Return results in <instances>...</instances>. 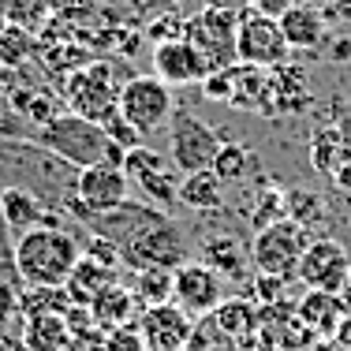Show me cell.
<instances>
[{
	"mask_svg": "<svg viewBox=\"0 0 351 351\" xmlns=\"http://www.w3.org/2000/svg\"><path fill=\"white\" fill-rule=\"evenodd\" d=\"M198 90H202V97H210V101H228L232 97V68L210 71L202 82H198Z\"/></svg>",
	"mask_w": 351,
	"mask_h": 351,
	"instance_id": "74e56055",
	"label": "cell"
},
{
	"mask_svg": "<svg viewBox=\"0 0 351 351\" xmlns=\"http://www.w3.org/2000/svg\"><path fill=\"white\" fill-rule=\"evenodd\" d=\"M116 97H120V82H116V71L108 60L82 64V68L68 71V79H64L68 112L86 116L94 123H101L108 112H116Z\"/></svg>",
	"mask_w": 351,
	"mask_h": 351,
	"instance_id": "52a82bcc",
	"label": "cell"
},
{
	"mask_svg": "<svg viewBox=\"0 0 351 351\" xmlns=\"http://www.w3.org/2000/svg\"><path fill=\"white\" fill-rule=\"evenodd\" d=\"M344 303H340V295H332V291H311V295L299 303V322L306 325V329L314 332H337L340 322H344Z\"/></svg>",
	"mask_w": 351,
	"mask_h": 351,
	"instance_id": "484cf974",
	"label": "cell"
},
{
	"mask_svg": "<svg viewBox=\"0 0 351 351\" xmlns=\"http://www.w3.org/2000/svg\"><path fill=\"white\" fill-rule=\"evenodd\" d=\"M344 161H348V146H344V138H340V131H317L314 146H311V165L314 169L332 176Z\"/></svg>",
	"mask_w": 351,
	"mask_h": 351,
	"instance_id": "d6a6232c",
	"label": "cell"
},
{
	"mask_svg": "<svg viewBox=\"0 0 351 351\" xmlns=\"http://www.w3.org/2000/svg\"><path fill=\"white\" fill-rule=\"evenodd\" d=\"M30 142H38L49 154L64 157L75 169H90V165H120L123 169V157H128V149L116 146L105 135L101 123L86 120V116H75V112H56L49 123L30 131Z\"/></svg>",
	"mask_w": 351,
	"mask_h": 351,
	"instance_id": "3957f363",
	"label": "cell"
},
{
	"mask_svg": "<svg viewBox=\"0 0 351 351\" xmlns=\"http://www.w3.org/2000/svg\"><path fill=\"white\" fill-rule=\"evenodd\" d=\"M236 34H239V15L236 12H217V8H202L198 15H191L183 23V41L198 49L210 71H221V68H232L239 64V53H236Z\"/></svg>",
	"mask_w": 351,
	"mask_h": 351,
	"instance_id": "30bf717a",
	"label": "cell"
},
{
	"mask_svg": "<svg viewBox=\"0 0 351 351\" xmlns=\"http://www.w3.org/2000/svg\"><path fill=\"white\" fill-rule=\"evenodd\" d=\"M180 206L195 213H213L224 206V183L213 176V169L187 172L180 180Z\"/></svg>",
	"mask_w": 351,
	"mask_h": 351,
	"instance_id": "d4e9b609",
	"label": "cell"
},
{
	"mask_svg": "<svg viewBox=\"0 0 351 351\" xmlns=\"http://www.w3.org/2000/svg\"><path fill=\"white\" fill-rule=\"evenodd\" d=\"M165 4H172V8H180V4H187V0H165Z\"/></svg>",
	"mask_w": 351,
	"mask_h": 351,
	"instance_id": "681fc988",
	"label": "cell"
},
{
	"mask_svg": "<svg viewBox=\"0 0 351 351\" xmlns=\"http://www.w3.org/2000/svg\"><path fill=\"white\" fill-rule=\"evenodd\" d=\"M123 172H128L131 187L142 195V202L157 206L169 213L172 206H180V180L176 165L169 161V154H157L154 146H135L123 157Z\"/></svg>",
	"mask_w": 351,
	"mask_h": 351,
	"instance_id": "ba28073f",
	"label": "cell"
},
{
	"mask_svg": "<svg viewBox=\"0 0 351 351\" xmlns=\"http://www.w3.org/2000/svg\"><path fill=\"white\" fill-rule=\"evenodd\" d=\"M120 262L128 265V269H142V265L176 269V265L187 262V236H183V228L176 224V217H169L165 210H154L120 243Z\"/></svg>",
	"mask_w": 351,
	"mask_h": 351,
	"instance_id": "277c9868",
	"label": "cell"
},
{
	"mask_svg": "<svg viewBox=\"0 0 351 351\" xmlns=\"http://www.w3.org/2000/svg\"><path fill=\"white\" fill-rule=\"evenodd\" d=\"M0 131H4V97H0Z\"/></svg>",
	"mask_w": 351,
	"mask_h": 351,
	"instance_id": "c3c4849f",
	"label": "cell"
},
{
	"mask_svg": "<svg viewBox=\"0 0 351 351\" xmlns=\"http://www.w3.org/2000/svg\"><path fill=\"white\" fill-rule=\"evenodd\" d=\"M71 299L64 288H34V284H23L19 291V311L23 317H38V314H68Z\"/></svg>",
	"mask_w": 351,
	"mask_h": 351,
	"instance_id": "4dcf8cb0",
	"label": "cell"
},
{
	"mask_svg": "<svg viewBox=\"0 0 351 351\" xmlns=\"http://www.w3.org/2000/svg\"><path fill=\"white\" fill-rule=\"evenodd\" d=\"M71 351H105V332L90 329L82 337H71Z\"/></svg>",
	"mask_w": 351,
	"mask_h": 351,
	"instance_id": "60d3db41",
	"label": "cell"
},
{
	"mask_svg": "<svg viewBox=\"0 0 351 351\" xmlns=\"http://www.w3.org/2000/svg\"><path fill=\"white\" fill-rule=\"evenodd\" d=\"M172 303L180 306V311H187L191 317H210L217 306L224 303V280L221 273L210 269L206 262H183L176 265L172 273Z\"/></svg>",
	"mask_w": 351,
	"mask_h": 351,
	"instance_id": "4fadbf2b",
	"label": "cell"
},
{
	"mask_svg": "<svg viewBox=\"0 0 351 351\" xmlns=\"http://www.w3.org/2000/svg\"><path fill=\"white\" fill-rule=\"evenodd\" d=\"M0 213H4V224H8V232H12L15 239L27 236L30 228H41V224H64V228H75L64 213L49 210L41 198H34L23 187H0Z\"/></svg>",
	"mask_w": 351,
	"mask_h": 351,
	"instance_id": "e0dca14e",
	"label": "cell"
},
{
	"mask_svg": "<svg viewBox=\"0 0 351 351\" xmlns=\"http://www.w3.org/2000/svg\"><path fill=\"white\" fill-rule=\"evenodd\" d=\"M146 351H187L191 329H195V317L187 311H180L176 303H161V306H146L135 317Z\"/></svg>",
	"mask_w": 351,
	"mask_h": 351,
	"instance_id": "9a60e30c",
	"label": "cell"
},
{
	"mask_svg": "<svg viewBox=\"0 0 351 351\" xmlns=\"http://www.w3.org/2000/svg\"><path fill=\"white\" fill-rule=\"evenodd\" d=\"M38 53V41L23 27H0V71H23Z\"/></svg>",
	"mask_w": 351,
	"mask_h": 351,
	"instance_id": "f1b7e54d",
	"label": "cell"
},
{
	"mask_svg": "<svg viewBox=\"0 0 351 351\" xmlns=\"http://www.w3.org/2000/svg\"><path fill=\"white\" fill-rule=\"evenodd\" d=\"M250 165H254V157H250V149L243 142H221V149L213 157V176L221 183H239V180H247Z\"/></svg>",
	"mask_w": 351,
	"mask_h": 351,
	"instance_id": "1f68e13d",
	"label": "cell"
},
{
	"mask_svg": "<svg viewBox=\"0 0 351 351\" xmlns=\"http://www.w3.org/2000/svg\"><path fill=\"white\" fill-rule=\"evenodd\" d=\"M75 176H79L75 165L49 154L38 142L0 135V187H23L49 210L64 213L75 198Z\"/></svg>",
	"mask_w": 351,
	"mask_h": 351,
	"instance_id": "6da1fadb",
	"label": "cell"
},
{
	"mask_svg": "<svg viewBox=\"0 0 351 351\" xmlns=\"http://www.w3.org/2000/svg\"><path fill=\"white\" fill-rule=\"evenodd\" d=\"M210 317H213L217 329L228 340H236V344H247V340L262 329V314H258V306L250 303V299H224Z\"/></svg>",
	"mask_w": 351,
	"mask_h": 351,
	"instance_id": "cb8c5ba5",
	"label": "cell"
},
{
	"mask_svg": "<svg viewBox=\"0 0 351 351\" xmlns=\"http://www.w3.org/2000/svg\"><path fill=\"white\" fill-rule=\"evenodd\" d=\"M284 213L291 221H299L303 228H311V221L317 217V198L306 195V191H291V195H284Z\"/></svg>",
	"mask_w": 351,
	"mask_h": 351,
	"instance_id": "8d00e7d4",
	"label": "cell"
},
{
	"mask_svg": "<svg viewBox=\"0 0 351 351\" xmlns=\"http://www.w3.org/2000/svg\"><path fill=\"white\" fill-rule=\"evenodd\" d=\"M169 161L176 165V172H202L213 169V157L221 149V138L206 120H198L187 105H176L172 120H169Z\"/></svg>",
	"mask_w": 351,
	"mask_h": 351,
	"instance_id": "9c48e42d",
	"label": "cell"
},
{
	"mask_svg": "<svg viewBox=\"0 0 351 351\" xmlns=\"http://www.w3.org/2000/svg\"><path fill=\"white\" fill-rule=\"evenodd\" d=\"M56 12V0H0V27H23L30 34H41Z\"/></svg>",
	"mask_w": 351,
	"mask_h": 351,
	"instance_id": "83f0119b",
	"label": "cell"
},
{
	"mask_svg": "<svg viewBox=\"0 0 351 351\" xmlns=\"http://www.w3.org/2000/svg\"><path fill=\"white\" fill-rule=\"evenodd\" d=\"M90 317H94V325L101 332H108V329H116V325L135 322V317H138V303H135V295H131L128 284L112 280L105 291H97V295H94V303H90Z\"/></svg>",
	"mask_w": 351,
	"mask_h": 351,
	"instance_id": "44dd1931",
	"label": "cell"
},
{
	"mask_svg": "<svg viewBox=\"0 0 351 351\" xmlns=\"http://www.w3.org/2000/svg\"><path fill=\"white\" fill-rule=\"evenodd\" d=\"M295 4H306V8H322V12H325V8H329V0H295Z\"/></svg>",
	"mask_w": 351,
	"mask_h": 351,
	"instance_id": "7dc6e473",
	"label": "cell"
},
{
	"mask_svg": "<svg viewBox=\"0 0 351 351\" xmlns=\"http://www.w3.org/2000/svg\"><path fill=\"white\" fill-rule=\"evenodd\" d=\"M280 30L288 49L295 53H314V49L329 45V19L322 8H306V4H291L280 15Z\"/></svg>",
	"mask_w": 351,
	"mask_h": 351,
	"instance_id": "ac0fdd59",
	"label": "cell"
},
{
	"mask_svg": "<svg viewBox=\"0 0 351 351\" xmlns=\"http://www.w3.org/2000/svg\"><path fill=\"white\" fill-rule=\"evenodd\" d=\"M291 4H295V0H250V8H254V12H262V15H269V19H280Z\"/></svg>",
	"mask_w": 351,
	"mask_h": 351,
	"instance_id": "b9f144b4",
	"label": "cell"
},
{
	"mask_svg": "<svg viewBox=\"0 0 351 351\" xmlns=\"http://www.w3.org/2000/svg\"><path fill=\"white\" fill-rule=\"evenodd\" d=\"M105 351H146V340H142L138 325H116V329L105 332Z\"/></svg>",
	"mask_w": 351,
	"mask_h": 351,
	"instance_id": "d590c367",
	"label": "cell"
},
{
	"mask_svg": "<svg viewBox=\"0 0 351 351\" xmlns=\"http://www.w3.org/2000/svg\"><path fill=\"white\" fill-rule=\"evenodd\" d=\"M101 128H105V135L112 138L116 146H123V149H135V146H146V142H142V138H146V135H142L138 128H131V123L123 120V116H120V108H116V112H108V116H105V120H101Z\"/></svg>",
	"mask_w": 351,
	"mask_h": 351,
	"instance_id": "836d02e7",
	"label": "cell"
},
{
	"mask_svg": "<svg viewBox=\"0 0 351 351\" xmlns=\"http://www.w3.org/2000/svg\"><path fill=\"white\" fill-rule=\"evenodd\" d=\"M19 340L27 344V351H71V329L64 322V314L23 317Z\"/></svg>",
	"mask_w": 351,
	"mask_h": 351,
	"instance_id": "603a6c76",
	"label": "cell"
},
{
	"mask_svg": "<svg viewBox=\"0 0 351 351\" xmlns=\"http://www.w3.org/2000/svg\"><path fill=\"white\" fill-rule=\"evenodd\" d=\"M202 8H217V12H247L250 0H202Z\"/></svg>",
	"mask_w": 351,
	"mask_h": 351,
	"instance_id": "f6af8a7d",
	"label": "cell"
},
{
	"mask_svg": "<svg viewBox=\"0 0 351 351\" xmlns=\"http://www.w3.org/2000/svg\"><path fill=\"white\" fill-rule=\"evenodd\" d=\"M306 243H311V228H303L291 217H280V221H273V224L254 232V239H250V265L258 269V277L291 280Z\"/></svg>",
	"mask_w": 351,
	"mask_h": 351,
	"instance_id": "5b68a950",
	"label": "cell"
},
{
	"mask_svg": "<svg viewBox=\"0 0 351 351\" xmlns=\"http://www.w3.org/2000/svg\"><path fill=\"white\" fill-rule=\"evenodd\" d=\"M295 277L306 284V291H344L348 280H351V254L344 243L322 236V239H311L299 258V269Z\"/></svg>",
	"mask_w": 351,
	"mask_h": 351,
	"instance_id": "7c38bea8",
	"label": "cell"
},
{
	"mask_svg": "<svg viewBox=\"0 0 351 351\" xmlns=\"http://www.w3.org/2000/svg\"><path fill=\"white\" fill-rule=\"evenodd\" d=\"M325 53H329V60H337V64H351V34L329 41V45H325Z\"/></svg>",
	"mask_w": 351,
	"mask_h": 351,
	"instance_id": "ee69618b",
	"label": "cell"
},
{
	"mask_svg": "<svg viewBox=\"0 0 351 351\" xmlns=\"http://www.w3.org/2000/svg\"><path fill=\"white\" fill-rule=\"evenodd\" d=\"M154 75L161 82H169L172 90L180 86H198L210 75V64L198 56V49L191 41L176 38V41H161L154 45Z\"/></svg>",
	"mask_w": 351,
	"mask_h": 351,
	"instance_id": "2e32d148",
	"label": "cell"
},
{
	"mask_svg": "<svg viewBox=\"0 0 351 351\" xmlns=\"http://www.w3.org/2000/svg\"><path fill=\"white\" fill-rule=\"evenodd\" d=\"M183 23H187V19H176V15H161V19H154V27H149V38H154V45L183 38Z\"/></svg>",
	"mask_w": 351,
	"mask_h": 351,
	"instance_id": "ab89813d",
	"label": "cell"
},
{
	"mask_svg": "<svg viewBox=\"0 0 351 351\" xmlns=\"http://www.w3.org/2000/svg\"><path fill=\"white\" fill-rule=\"evenodd\" d=\"M116 273L120 269H108V265H101V262H94V258L82 254L79 262H75L71 277L64 280V291H68V299L75 306H90L97 291H105L108 284L116 280Z\"/></svg>",
	"mask_w": 351,
	"mask_h": 351,
	"instance_id": "7402d4cb",
	"label": "cell"
},
{
	"mask_svg": "<svg viewBox=\"0 0 351 351\" xmlns=\"http://www.w3.org/2000/svg\"><path fill=\"white\" fill-rule=\"evenodd\" d=\"M116 108H120V116L131 128L149 135V131L169 128V120L176 112V94L169 82H161L157 75H131V79L120 82Z\"/></svg>",
	"mask_w": 351,
	"mask_h": 351,
	"instance_id": "8992f818",
	"label": "cell"
},
{
	"mask_svg": "<svg viewBox=\"0 0 351 351\" xmlns=\"http://www.w3.org/2000/svg\"><path fill=\"white\" fill-rule=\"evenodd\" d=\"M19 291L15 284H0V325H23V311H19Z\"/></svg>",
	"mask_w": 351,
	"mask_h": 351,
	"instance_id": "f35d334b",
	"label": "cell"
},
{
	"mask_svg": "<svg viewBox=\"0 0 351 351\" xmlns=\"http://www.w3.org/2000/svg\"><path fill=\"white\" fill-rule=\"evenodd\" d=\"M325 19L351 27V0H329V8H325Z\"/></svg>",
	"mask_w": 351,
	"mask_h": 351,
	"instance_id": "7bdbcfd3",
	"label": "cell"
},
{
	"mask_svg": "<svg viewBox=\"0 0 351 351\" xmlns=\"http://www.w3.org/2000/svg\"><path fill=\"white\" fill-rule=\"evenodd\" d=\"M311 108V86H306V75L280 64L273 68V97H269V112L265 116H299Z\"/></svg>",
	"mask_w": 351,
	"mask_h": 351,
	"instance_id": "ffe728a7",
	"label": "cell"
},
{
	"mask_svg": "<svg viewBox=\"0 0 351 351\" xmlns=\"http://www.w3.org/2000/svg\"><path fill=\"white\" fill-rule=\"evenodd\" d=\"M273 97V68H254V64H232V97L228 105L243 112H269Z\"/></svg>",
	"mask_w": 351,
	"mask_h": 351,
	"instance_id": "d6986e66",
	"label": "cell"
},
{
	"mask_svg": "<svg viewBox=\"0 0 351 351\" xmlns=\"http://www.w3.org/2000/svg\"><path fill=\"white\" fill-rule=\"evenodd\" d=\"M82 258L79 232L64 224H41L30 228L27 236L15 239V269L23 284L34 288H64L71 277L75 262Z\"/></svg>",
	"mask_w": 351,
	"mask_h": 351,
	"instance_id": "7a4b0ae2",
	"label": "cell"
},
{
	"mask_svg": "<svg viewBox=\"0 0 351 351\" xmlns=\"http://www.w3.org/2000/svg\"><path fill=\"white\" fill-rule=\"evenodd\" d=\"M75 198L90 213L116 210L120 202L131 198V180L120 165H90V169H79V176H75Z\"/></svg>",
	"mask_w": 351,
	"mask_h": 351,
	"instance_id": "5bb4252c",
	"label": "cell"
},
{
	"mask_svg": "<svg viewBox=\"0 0 351 351\" xmlns=\"http://www.w3.org/2000/svg\"><path fill=\"white\" fill-rule=\"evenodd\" d=\"M172 273L176 269H165V265H142V269H131L128 288H131V295H135L138 311L172 303Z\"/></svg>",
	"mask_w": 351,
	"mask_h": 351,
	"instance_id": "4316f807",
	"label": "cell"
},
{
	"mask_svg": "<svg viewBox=\"0 0 351 351\" xmlns=\"http://www.w3.org/2000/svg\"><path fill=\"white\" fill-rule=\"evenodd\" d=\"M0 284H15V288H23L19 269H15V236L8 232L4 213H0Z\"/></svg>",
	"mask_w": 351,
	"mask_h": 351,
	"instance_id": "e575fe53",
	"label": "cell"
},
{
	"mask_svg": "<svg viewBox=\"0 0 351 351\" xmlns=\"http://www.w3.org/2000/svg\"><path fill=\"white\" fill-rule=\"evenodd\" d=\"M0 351H27L19 337H8V332H0Z\"/></svg>",
	"mask_w": 351,
	"mask_h": 351,
	"instance_id": "bcb514c9",
	"label": "cell"
},
{
	"mask_svg": "<svg viewBox=\"0 0 351 351\" xmlns=\"http://www.w3.org/2000/svg\"><path fill=\"white\" fill-rule=\"evenodd\" d=\"M202 262L210 269L224 273V277H243V250H239L236 236H213L202 243Z\"/></svg>",
	"mask_w": 351,
	"mask_h": 351,
	"instance_id": "f546056e",
	"label": "cell"
},
{
	"mask_svg": "<svg viewBox=\"0 0 351 351\" xmlns=\"http://www.w3.org/2000/svg\"><path fill=\"white\" fill-rule=\"evenodd\" d=\"M236 53L239 64H254V68H280L288 64V41H284L280 19H269V15L254 12H239V34H236Z\"/></svg>",
	"mask_w": 351,
	"mask_h": 351,
	"instance_id": "8fae6325",
	"label": "cell"
}]
</instances>
